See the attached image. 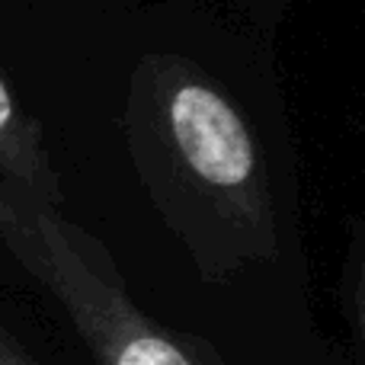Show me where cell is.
Segmentation results:
<instances>
[{"instance_id":"cell-1","label":"cell","mask_w":365,"mask_h":365,"mask_svg":"<svg viewBox=\"0 0 365 365\" xmlns=\"http://www.w3.org/2000/svg\"><path fill=\"white\" fill-rule=\"evenodd\" d=\"M122 132L141 186L205 282L276 259L263 151L212 74L177 51L145 55L128 81Z\"/></svg>"},{"instance_id":"cell-2","label":"cell","mask_w":365,"mask_h":365,"mask_svg":"<svg viewBox=\"0 0 365 365\" xmlns=\"http://www.w3.org/2000/svg\"><path fill=\"white\" fill-rule=\"evenodd\" d=\"M0 247L58 304L93 365H221L208 346L173 336L132 302L93 234L6 180H0Z\"/></svg>"},{"instance_id":"cell-3","label":"cell","mask_w":365,"mask_h":365,"mask_svg":"<svg viewBox=\"0 0 365 365\" xmlns=\"http://www.w3.org/2000/svg\"><path fill=\"white\" fill-rule=\"evenodd\" d=\"M0 180L13 182L26 195L61 208L64 186L48 158L42 128L29 113H23L0 74Z\"/></svg>"},{"instance_id":"cell-4","label":"cell","mask_w":365,"mask_h":365,"mask_svg":"<svg viewBox=\"0 0 365 365\" xmlns=\"http://www.w3.org/2000/svg\"><path fill=\"white\" fill-rule=\"evenodd\" d=\"M340 304H343L349 330H353L356 346H362L365 340V227L359 218H353V225H349V244H346V257H343V269H340Z\"/></svg>"},{"instance_id":"cell-5","label":"cell","mask_w":365,"mask_h":365,"mask_svg":"<svg viewBox=\"0 0 365 365\" xmlns=\"http://www.w3.org/2000/svg\"><path fill=\"white\" fill-rule=\"evenodd\" d=\"M0 365H45L4 314H0Z\"/></svg>"}]
</instances>
